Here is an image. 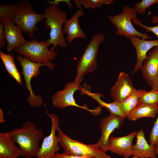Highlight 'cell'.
<instances>
[{
    "instance_id": "obj_1",
    "label": "cell",
    "mask_w": 158,
    "mask_h": 158,
    "mask_svg": "<svg viewBox=\"0 0 158 158\" xmlns=\"http://www.w3.org/2000/svg\"><path fill=\"white\" fill-rule=\"evenodd\" d=\"M8 133L13 141L18 144L21 156L25 158L37 157L40 142L43 136L41 129L37 128L34 123L27 121L22 127Z\"/></svg>"
},
{
    "instance_id": "obj_2",
    "label": "cell",
    "mask_w": 158,
    "mask_h": 158,
    "mask_svg": "<svg viewBox=\"0 0 158 158\" xmlns=\"http://www.w3.org/2000/svg\"><path fill=\"white\" fill-rule=\"evenodd\" d=\"M9 20L20 27L22 32L32 37L34 32L38 30L37 23L45 18L44 15L36 12L29 1L23 0L13 4Z\"/></svg>"
},
{
    "instance_id": "obj_3",
    "label": "cell",
    "mask_w": 158,
    "mask_h": 158,
    "mask_svg": "<svg viewBox=\"0 0 158 158\" xmlns=\"http://www.w3.org/2000/svg\"><path fill=\"white\" fill-rule=\"evenodd\" d=\"M60 4L50 3L47 7L43 14L46 20L45 28L50 29V38L47 40L53 45L51 50L54 51L56 46L65 47L67 44L63 32L62 25L66 19L67 13L61 11L59 7Z\"/></svg>"
},
{
    "instance_id": "obj_4",
    "label": "cell",
    "mask_w": 158,
    "mask_h": 158,
    "mask_svg": "<svg viewBox=\"0 0 158 158\" xmlns=\"http://www.w3.org/2000/svg\"><path fill=\"white\" fill-rule=\"evenodd\" d=\"M50 45L47 40L39 42L37 39L34 38L17 47L14 50L19 55L32 61L47 63L49 66V69L53 70L55 64L51 61L55 59L58 53L48 49Z\"/></svg>"
},
{
    "instance_id": "obj_5",
    "label": "cell",
    "mask_w": 158,
    "mask_h": 158,
    "mask_svg": "<svg viewBox=\"0 0 158 158\" xmlns=\"http://www.w3.org/2000/svg\"><path fill=\"white\" fill-rule=\"evenodd\" d=\"M104 40V35L102 33L95 34L92 37L77 64V74L74 83L80 84L84 75L92 72L96 69L99 47Z\"/></svg>"
},
{
    "instance_id": "obj_6",
    "label": "cell",
    "mask_w": 158,
    "mask_h": 158,
    "mask_svg": "<svg viewBox=\"0 0 158 158\" xmlns=\"http://www.w3.org/2000/svg\"><path fill=\"white\" fill-rule=\"evenodd\" d=\"M137 13L134 8L127 5L123 6L121 13L108 18L116 28V34L123 36L128 39L130 37H136L147 40L151 39L147 33H142L138 31L134 27L132 20L137 18Z\"/></svg>"
},
{
    "instance_id": "obj_7",
    "label": "cell",
    "mask_w": 158,
    "mask_h": 158,
    "mask_svg": "<svg viewBox=\"0 0 158 158\" xmlns=\"http://www.w3.org/2000/svg\"><path fill=\"white\" fill-rule=\"evenodd\" d=\"M57 131L59 144L63 149L65 153L94 158H111L106 152L102 150L96 144L86 145L71 139L63 132L59 127Z\"/></svg>"
},
{
    "instance_id": "obj_8",
    "label": "cell",
    "mask_w": 158,
    "mask_h": 158,
    "mask_svg": "<svg viewBox=\"0 0 158 158\" xmlns=\"http://www.w3.org/2000/svg\"><path fill=\"white\" fill-rule=\"evenodd\" d=\"M16 60L20 63L22 68L25 86L30 93L27 100L29 105L32 107L41 106L43 100L40 95H35L33 92L31 81L33 78L37 77L40 74V68L41 66H46L48 68V64L45 63H37L32 61L22 56L17 55Z\"/></svg>"
},
{
    "instance_id": "obj_9",
    "label": "cell",
    "mask_w": 158,
    "mask_h": 158,
    "mask_svg": "<svg viewBox=\"0 0 158 158\" xmlns=\"http://www.w3.org/2000/svg\"><path fill=\"white\" fill-rule=\"evenodd\" d=\"M81 89L80 84L74 82H68L65 85L63 90L57 92L52 96V102L53 105L55 107L61 109L69 106H73L87 110L94 116L100 114L102 110L101 106L90 109L86 105L80 106L77 104L74 94L76 91Z\"/></svg>"
},
{
    "instance_id": "obj_10",
    "label": "cell",
    "mask_w": 158,
    "mask_h": 158,
    "mask_svg": "<svg viewBox=\"0 0 158 158\" xmlns=\"http://www.w3.org/2000/svg\"><path fill=\"white\" fill-rule=\"evenodd\" d=\"M46 111L51 122V130L50 134L44 138L37 158H53L59 150L58 138L56 135L60 123L59 118L56 115Z\"/></svg>"
},
{
    "instance_id": "obj_11",
    "label": "cell",
    "mask_w": 158,
    "mask_h": 158,
    "mask_svg": "<svg viewBox=\"0 0 158 158\" xmlns=\"http://www.w3.org/2000/svg\"><path fill=\"white\" fill-rule=\"evenodd\" d=\"M124 118L121 116L110 114L108 116L101 119L99 126L101 135L96 144L104 152L109 150L110 135L116 129L121 128Z\"/></svg>"
},
{
    "instance_id": "obj_12",
    "label": "cell",
    "mask_w": 158,
    "mask_h": 158,
    "mask_svg": "<svg viewBox=\"0 0 158 158\" xmlns=\"http://www.w3.org/2000/svg\"><path fill=\"white\" fill-rule=\"evenodd\" d=\"M135 89L129 75L121 72L117 80L111 88L110 96L113 102H122L131 94Z\"/></svg>"
},
{
    "instance_id": "obj_13",
    "label": "cell",
    "mask_w": 158,
    "mask_h": 158,
    "mask_svg": "<svg viewBox=\"0 0 158 158\" xmlns=\"http://www.w3.org/2000/svg\"><path fill=\"white\" fill-rule=\"evenodd\" d=\"M137 133V131H135L122 137H111L109 140V150L124 158L133 156V142Z\"/></svg>"
},
{
    "instance_id": "obj_14",
    "label": "cell",
    "mask_w": 158,
    "mask_h": 158,
    "mask_svg": "<svg viewBox=\"0 0 158 158\" xmlns=\"http://www.w3.org/2000/svg\"><path fill=\"white\" fill-rule=\"evenodd\" d=\"M140 69L144 79L152 88L158 77V46L150 51Z\"/></svg>"
},
{
    "instance_id": "obj_15",
    "label": "cell",
    "mask_w": 158,
    "mask_h": 158,
    "mask_svg": "<svg viewBox=\"0 0 158 158\" xmlns=\"http://www.w3.org/2000/svg\"><path fill=\"white\" fill-rule=\"evenodd\" d=\"M3 22L4 34L7 42L6 50L8 54H11L15 48L26 43L28 41L23 35L20 27L11 20H5Z\"/></svg>"
},
{
    "instance_id": "obj_16",
    "label": "cell",
    "mask_w": 158,
    "mask_h": 158,
    "mask_svg": "<svg viewBox=\"0 0 158 158\" xmlns=\"http://www.w3.org/2000/svg\"><path fill=\"white\" fill-rule=\"evenodd\" d=\"M129 39L135 47L137 54L136 62L133 74L140 69L148 51L153 47L158 46V40H148L136 37H130Z\"/></svg>"
},
{
    "instance_id": "obj_17",
    "label": "cell",
    "mask_w": 158,
    "mask_h": 158,
    "mask_svg": "<svg viewBox=\"0 0 158 158\" xmlns=\"http://www.w3.org/2000/svg\"><path fill=\"white\" fill-rule=\"evenodd\" d=\"M84 14V12L82 10L79 9L70 19L66 20L63 32L67 35V40L68 43H71L76 38H86L85 34L82 30L78 22L79 18L83 16Z\"/></svg>"
},
{
    "instance_id": "obj_18",
    "label": "cell",
    "mask_w": 158,
    "mask_h": 158,
    "mask_svg": "<svg viewBox=\"0 0 158 158\" xmlns=\"http://www.w3.org/2000/svg\"><path fill=\"white\" fill-rule=\"evenodd\" d=\"M136 142L133 145V156L140 158H157L155 146L149 144L143 130L137 131Z\"/></svg>"
},
{
    "instance_id": "obj_19",
    "label": "cell",
    "mask_w": 158,
    "mask_h": 158,
    "mask_svg": "<svg viewBox=\"0 0 158 158\" xmlns=\"http://www.w3.org/2000/svg\"><path fill=\"white\" fill-rule=\"evenodd\" d=\"M20 156L19 147L15 144L8 132H0V156L16 158Z\"/></svg>"
},
{
    "instance_id": "obj_20",
    "label": "cell",
    "mask_w": 158,
    "mask_h": 158,
    "mask_svg": "<svg viewBox=\"0 0 158 158\" xmlns=\"http://www.w3.org/2000/svg\"><path fill=\"white\" fill-rule=\"evenodd\" d=\"M158 111V105H150L140 102L130 111L127 118L132 121L144 117L155 118Z\"/></svg>"
},
{
    "instance_id": "obj_21",
    "label": "cell",
    "mask_w": 158,
    "mask_h": 158,
    "mask_svg": "<svg viewBox=\"0 0 158 158\" xmlns=\"http://www.w3.org/2000/svg\"><path fill=\"white\" fill-rule=\"evenodd\" d=\"M82 90L83 93L91 97L97 101L101 107H104L107 109L110 114L121 116L125 118L124 116L120 109L119 106L120 103L115 102H113L110 103H106L101 99V97H104L102 94L92 93L86 89H83Z\"/></svg>"
},
{
    "instance_id": "obj_22",
    "label": "cell",
    "mask_w": 158,
    "mask_h": 158,
    "mask_svg": "<svg viewBox=\"0 0 158 158\" xmlns=\"http://www.w3.org/2000/svg\"><path fill=\"white\" fill-rule=\"evenodd\" d=\"M0 58L8 74L21 85L22 78L14 62L13 56L11 54H5L1 51Z\"/></svg>"
},
{
    "instance_id": "obj_23",
    "label": "cell",
    "mask_w": 158,
    "mask_h": 158,
    "mask_svg": "<svg viewBox=\"0 0 158 158\" xmlns=\"http://www.w3.org/2000/svg\"><path fill=\"white\" fill-rule=\"evenodd\" d=\"M140 94V90H137L135 89L125 100L119 103L120 109L125 118H127L130 111L139 103Z\"/></svg>"
},
{
    "instance_id": "obj_24",
    "label": "cell",
    "mask_w": 158,
    "mask_h": 158,
    "mask_svg": "<svg viewBox=\"0 0 158 158\" xmlns=\"http://www.w3.org/2000/svg\"><path fill=\"white\" fill-rule=\"evenodd\" d=\"M76 8L81 9V6H83L87 8H99L103 5H108L113 4L114 0H73Z\"/></svg>"
},
{
    "instance_id": "obj_25",
    "label": "cell",
    "mask_w": 158,
    "mask_h": 158,
    "mask_svg": "<svg viewBox=\"0 0 158 158\" xmlns=\"http://www.w3.org/2000/svg\"><path fill=\"white\" fill-rule=\"evenodd\" d=\"M140 94L139 102L150 105H158V90H151L147 91L140 89Z\"/></svg>"
},
{
    "instance_id": "obj_26",
    "label": "cell",
    "mask_w": 158,
    "mask_h": 158,
    "mask_svg": "<svg viewBox=\"0 0 158 158\" xmlns=\"http://www.w3.org/2000/svg\"><path fill=\"white\" fill-rule=\"evenodd\" d=\"M158 4V0H142L135 4L134 8L140 14H144L147 8L152 5Z\"/></svg>"
},
{
    "instance_id": "obj_27",
    "label": "cell",
    "mask_w": 158,
    "mask_h": 158,
    "mask_svg": "<svg viewBox=\"0 0 158 158\" xmlns=\"http://www.w3.org/2000/svg\"><path fill=\"white\" fill-rule=\"evenodd\" d=\"M157 114V118L154 122L149 136L150 143L155 146L158 143V111Z\"/></svg>"
},
{
    "instance_id": "obj_28",
    "label": "cell",
    "mask_w": 158,
    "mask_h": 158,
    "mask_svg": "<svg viewBox=\"0 0 158 158\" xmlns=\"http://www.w3.org/2000/svg\"><path fill=\"white\" fill-rule=\"evenodd\" d=\"M132 21L134 24L145 30L147 32L153 33L157 36L158 40V24L153 27L148 26L143 24L141 20L137 18H133Z\"/></svg>"
},
{
    "instance_id": "obj_29",
    "label": "cell",
    "mask_w": 158,
    "mask_h": 158,
    "mask_svg": "<svg viewBox=\"0 0 158 158\" xmlns=\"http://www.w3.org/2000/svg\"><path fill=\"white\" fill-rule=\"evenodd\" d=\"M53 158H94L92 157L84 156H79L71 154L64 153H59L57 152L53 156Z\"/></svg>"
},
{
    "instance_id": "obj_30",
    "label": "cell",
    "mask_w": 158,
    "mask_h": 158,
    "mask_svg": "<svg viewBox=\"0 0 158 158\" xmlns=\"http://www.w3.org/2000/svg\"><path fill=\"white\" fill-rule=\"evenodd\" d=\"M6 39L4 32V24L3 22L0 23V48H2L5 46Z\"/></svg>"
},
{
    "instance_id": "obj_31",
    "label": "cell",
    "mask_w": 158,
    "mask_h": 158,
    "mask_svg": "<svg viewBox=\"0 0 158 158\" xmlns=\"http://www.w3.org/2000/svg\"><path fill=\"white\" fill-rule=\"evenodd\" d=\"M48 2L50 3L60 4V2L66 3L68 5L70 9H71L73 7V4L70 0H55L53 1H48Z\"/></svg>"
},
{
    "instance_id": "obj_32",
    "label": "cell",
    "mask_w": 158,
    "mask_h": 158,
    "mask_svg": "<svg viewBox=\"0 0 158 158\" xmlns=\"http://www.w3.org/2000/svg\"><path fill=\"white\" fill-rule=\"evenodd\" d=\"M5 122L4 118V112L2 109H0V123H3Z\"/></svg>"
},
{
    "instance_id": "obj_33",
    "label": "cell",
    "mask_w": 158,
    "mask_h": 158,
    "mask_svg": "<svg viewBox=\"0 0 158 158\" xmlns=\"http://www.w3.org/2000/svg\"><path fill=\"white\" fill-rule=\"evenodd\" d=\"M151 21L154 24L158 23V18L157 16H154L152 17Z\"/></svg>"
},
{
    "instance_id": "obj_34",
    "label": "cell",
    "mask_w": 158,
    "mask_h": 158,
    "mask_svg": "<svg viewBox=\"0 0 158 158\" xmlns=\"http://www.w3.org/2000/svg\"><path fill=\"white\" fill-rule=\"evenodd\" d=\"M151 90H158V77L155 85L152 88Z\"/></svg>"
},
{
    "instance_id": "obj_35",
    "label": "cell",
    "mask_w": 158,
    "mask_h": 158,
    "mask_svg": "<svg viewBox=\"0 0 158 158\" xmlns=\"http://www.w3.org/2000/svg\"><path fill=\"white\" fill-rule=\"evenodd\" d=\"M156 147V151L157 154L158 156V143L155 146Z\"/></svg>"
},
{
    "instance_id": "obj_36",
    "label": "cell",
    "mask_w": 158,
    "mask_h": 158,
    "mask_svg": "<svg viewBox=\"0 0 158 158\" xmlns=\"http://www.w3.org/2000/svg\"><path fill=\"white\" fill-rule=\"evenodd\" d=\"M140 158L138 157H136V156H133V157H129V158Z\"/></svg>"
},
{
    "instance_id": "obj_37",
    "label": "cell",
    "mask_w": 158,
    "mask_h": 158,
    "mask_svg": "<svg viewBox=\"0 0 158 158\" xmlns=\"http://www.w3.org/2000/svg\"><path fill=\"white\" fill-rule=\"evenodd\" d=\"M0 158H9V157H4L1 156H0Z\"/></svg>"
},
{
    "instance_id": "obj_38",
    "label": "cell",
    "mask_w": 158,
    "mask_h": 158,
    "mask_svg": "<svg viewBox=\"0 0 158 158\" xmlns=\"http://www.w3.org/2000/svg\"><path fill=\"white\" fill-rule=\"evenodd\" d=\"M157 16V17H158V15Z\"/></svg>"
}]
</instances>
